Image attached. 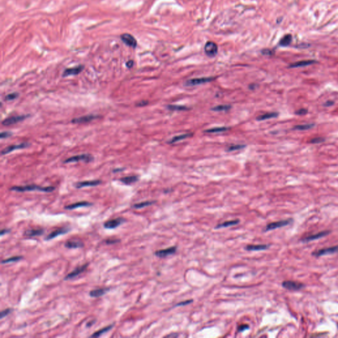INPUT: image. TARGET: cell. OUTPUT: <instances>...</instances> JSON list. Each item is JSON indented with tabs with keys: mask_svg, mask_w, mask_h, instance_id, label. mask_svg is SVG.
<instances>
[{
	"mask_svg": "<svg viewBox=\"0 0 338 338\" xmlns=\"http://www.w3.org/2000/svg\"><path fill=\"white\" fill-rule=\"evenodd\" d=\"M11 191H14V192H31V191H40V192L50 193L52 192L53 191L55 190V187L53 186H46L42 187L38 185L35 184H29V185H25V186H13L10 188L9 189Z\"/></svg>",
	"mask_w": 338,
	"mask_h": 338,
	"instance_id": "6da1fadb",
	"label": "cell"
},
{
	"mask_svg": "<svg viewBox=\"0 0 338 338\" xmlns=\"http://www.w3.org/2000/svg\"><path fill=\"white\" fill-rule=\"evenodd\" d=\"M293 219H287L281 220V221H278L270 223L267 224V225L266 226L265 229L263 230V232L270 231L279 229V228L285 227L287 225H290L291 223H293Z\"/></svg>",
	"mask_w": 338,
	"mask_h": 338,
	"instance_id": "7a4b0ae2",
	"label": "cell"
},
{
	"mask_svg": "<svg viewBox=\"0 0 338 338\" xmlns=\"http://www.w3.org/2000/svg\"><path fill=\"white\" fill-rule=\"evenodd\" d=\"M282 285L285 289L291 291H299L305 287V285L304 283L294 282V281H284Z\"/></svg>",
	"mask_w": 338,
	"mask_h": 338,
	"instance_id": "3957f363",
	"label": "cell"
},
{
	"mask_svg": "<svg viewBox=\"0 0 338 338\" xmlns=\"http://www.w3.org/2000/svg\"><path fill=\"white\" fill-rule=\"evenodd\" d=\"M94 158L91 154H81L79 155L73 156L67 158L64 161V163H71V162H77L79 161H83L85 162H90L93 161Z\"/></svg>",
	"mask_w": 338,
	"mask_h": 338,
	"instance_id": "277c9868",
	"label": "cell"
},
{
	"mask_svg": "<svg viewBox=\"0 0 338 338\" xmlns=\"http://www.w3.org/2000/svg\"><path fill=\"white\" fill-rule=\"evenodd\" d=\"M338 252V245L330 246L328 248H322V249L315 250L312 252V255L314 257H320L328 254H332Z\"/></svg>",
	"mask_w": 338,
	"mask_h": 338,
	"instance_id": "5b68a950",
	"label": "cell"
},
{
	"mask_svg": "<svg viewBox=\"0 0 338 338\" xmlns=\"http://www.w3.org/2000/svg\"><path fill=\"white\" fill-rule=\"evenodd\" d=\"M125 221V219L123 217H117L106 221L103 224V226L107 229H114L124 223Z\"/></svg>",
	"mask_w": 338,
	"mask_h": 338,
	"instance_id": "8992f818",
	"label": "cell"
},
{
	"mask_svg": "<svg viewBox=\"0 0 338 338\" xmlns=\"http://www.w3.org/2000/svg\"><path fill=\"white\" fill-rule=\"evenodd\" d=\"M331 233H332V231H329V230L320 231V232H319V233H318L316 234L307 236V237H304L303 239H301V242H303V243H307V242H309L311 241H315V240H318V239H320L321 238H323L324 237H326L327 235H329Z\"/></svg>",
	"mask_w": 338,
	"mask_h": 338,
	"instance_id": "52a82bcc",
	"label": "cell"
},
{
	"mask_svg": "<svg viewBox=\"0 0 338 338\" xmlns=\"http://www.w3.org/2000/svg\"><path fill=\"white\" fill-rule=\"evenodd\" d=\"M88 266H89V263H86L82 266L77 267L71 273L68 274L66 277H65L64 281H67V280H70L75 278L76 277L79 275L81 274H82V273H83L85 270H86V269L88 267Z\"/></svg>",
	"mask_w": 338,
	"mask_h": 338,
	"instance_id": "ba28073f",
	"label": "cell"
},
{
	"mask_svg": "<svg viewBox=\"0 0 338 338\" xmlns=\"http://www.w3.org/2000/svg\"><path fill=\"white\" fill-rule=\"evenodd\" d=\"M177 248L176 246H171L165 249L158 250L154 252V256H156L157 257L160 258H165L168 257V256L174 254L176 252Z\"/></svg>",
	"mask_w": 338,
	"mask_h": 338,
	"instance_id": "9c48e42d",
	"label": "cell"
},
{
	"mask_svg": "<svg viewBox=\"0 0 338 338\" xmlns=\"http://www.w3.org/2000/svg\"><path fill=\"white\" fill-rule=\"evenodd\" d=\"M28 116H29L28 115H20V116H13L9 118H7L2 121V125L5 126L13 125L17 123H19L20 122L24 120L26 118H27Z\"/></svg>",
	"mask_w": 338,
	"mask_h": 338,
	"instance_id": "30bf717a",
	"label": "cell"
},
{
	"mask_svg": "<svg viewBox=\"0 0 338 338\" xmlns=\"http://www.w3.org/2000/svg\"><path fill=\"white\" fill-rule=\"evenodd\" d=\"M70 231V228H68V227H60V228H58V229L53 231L48 235H47L46 237V238H45V241H50V240L54 239L56 237H58V236L62 235V234H66Z\"/></svg>",
	"mask_w": 338,
	"mask_h": 338,
	"instance_id": "8fae6325",
	"label": "cell"
},
{
	"mask_svg": "<svg viewBox=\"0 0 338 338\" xmlns=\"http://www.w3.org/2000/svg\"><path fill=\"white\" fill-rule=\"evenodd\" d=\"M30 145L28 143H22V144H17V145H9L6 148L3 149L2 151V155H4V154H8L9 153L11 152H13V151L15 150H17V149H24V148H26L27 147H28Z\"/></svg>",
	"mask_w": 338,
	"mask_h": 338,
	"instance_id": "7c38bea8",
	"label": "cell"
},
{
	"mask_svg": "<svg viewBox=\"0 0 338 338\" xmlns=\"http://www.w3.org/2000/svg\"><path fill=\"white\" fill-rule=\"evenodd\" d=\"M97 118H99V116L96 115H93V114L86 115V116L73 118L71 120V122L73 124H85L96 119Z\"/></svg>",
	"mask_w": 338,
	"mask_h": 338,
	"instance_id": "4fadbf2b",
	"label": "cell"
},
{
	"mask_svg": "<svg viewBox=\"0 0 338 338\" xmlns=\"http://www.w3.org/2000/svg\"><path fill=\"white\" fill-rule=\"evenodd\" d=\"M214 79L213 77H201V78H195L190 79L186 81V85L188 86H194V85H201L210 82Z\"/></svg>",
	"mask_w": 338,
	"mask_h": 338,
	"instance_id": "5bb4252c",
	"label": "cell"
},
{
	"mask_svg": "<svg viewBox=\"0 0 338 338\" xmlns=\"http://www.w3.org/2000/svg\"><path fill=\"white\" fill-rule=\"evenodd\" d=\"M218 48L217 44L213 42H207L205 46V52L209 56L213 57L217 54Z\"/></svg>",
	"mask_w": 338,
	"mask_h": 338,
	"instance_id": "9a60e30c",
	"label": "cell"
},
{
	"mask_svg": "<svg viewBox=\"0 0 338 338\" xmlns=\"http://www.w3.org/2000/svg\"><path fill=\"white\" fill-rule=\"evenodd\" d=\"M121 39L126 45H128L130 47L136 48L137 46V41L136 38L131 35L125 33L121 35Z\"/></svg>",
	"mask_w": 338,
	"mask_h": 338,
	"instance_id": "2e32d148",
	"label": "cell"
},
{
	"mask_svg": "<svg viewBox=\"0 0 338 338\" xmlns=\"http://www.w3.org/2000/svg\"><path fill=\"white\" fill-rule=\"evenodd\" d=\"M101 184V180H87V181H83V182H79L75 184V186L76 188H85V187H93L96 186Z\"/></svg>",
	"mask_w": 338,
	"mask_h": 338,
	"instance_id": "e0dca14e",
	"label": "cell"
},
{
	"mask_svg": "<svg viewBox=\"0 0 338 338\" xmlns=\"http://www.w3.org/2000/svg\"><path fill=\"white\" fill-rule=\"evenodd\" d=\"M83 69H84L83 66H78L74 67L67 68L66 70H65L62 75L64 77L67 76H71V75H77L79 74V73L83 70Z\"/></svg>",
	"mask_w": 338,
	"mask_h": 338,
	"instance_id": "ac0fdd59",
	"label": "cell"
},
{
	"mask_svg": "<svg viewBox=\"0 0 338 338\" xmlns=\"http://www.w3.org/2000/svg\"><path fill=\"white\" fill-rule=\"evenodd\" d=\"M64 246L69 249H75V248H83L84 246V244L80 240L71 239L65 243Z\"/></svg>",
	"mask_w": 338,
	"mask_h": 338,
	"instance_id": "d6986e66",
	"label": "cell"
},
{
	"mask_svg": "<svg viewBox=\"0 0 338 338\" xmlns=\"http://www.w3.org/2000/svg\"><path fill=\"white\" fill-rule=\"evenodd\" d=\"M110 291L109 287H103V288H99L96 289H93L89 292V295L92 298H99L102 296L105 295L106 293Z\"/></svg>",
	"mask_w": 338,
	"mask_h": 338,
	"instance_id": "ffe728a7",
	"label": "cell"
},
{
	"mask_svg": "<svg viewBox=\"0 0 338 338\" xmlns=\"http://www.w3.org/2000/svg\"><path fill=\"white\" fill-rule=\"evenodd\" d=\"M44 233V229H28L24 232V236L26 237H39Z\"/></svg>",
	"mask_w": 338,
	"mask_h": 338,
	"instance_id": "44dd1931",
	"label": "cell"
},
{
	"mask_svg": "<svg viewBox=\"0 0 338 338\" xmlns=\"http://www.w3.org/2000/svg\"><path fill=\"white\" fill-rule=\"evenodd\" d=\"M91 205H93V203H91L90 202H85H85H76V203H72V204L67 205L66 206H65L64 209H67V210H73V209L79 208V207H89V206H91Z\"/></svg>",
	"mask_w": 338,
	"mask_h": 338,
	"instance_id": "7402d4cb",
	"label": "cell"
},
{
	"mask_svg": "<svg viewBox=\"0 0 338 338\" xmlns=\"http://www.w3.org/2000/svg\"><path fill=\"white\" fill-rule=\"evenodd\" d=\"M270 246L268 244H248L246 247L245 249L248 251H260L267 250Z\"/></svg>",
	"mask_w": 338,
	"mask_h": 338,
	"instance_id": "603a6c76",
	"label": "cell"
},
{
	"mask_svg": "<svg viewBox=\"0 0 338 338\" xmlns=\"http://www.w3.org/2000/svg\"><path fill=\"white\" fill-rule=\"evenodd\" d=\"M114 323L112 324H110L108 325H107V326L101 328V329H99V330H98V331L93 333L90 337H99L100 336L103 335L104 333L109 332L111 329H112V328L114 327Z\"/></svg>",
	"mask_w": 338,
	"mask_h": 338,
	"instance_id": "cb8c5ba5",
	"label": "cell"
},
{
	"mask_svg": "<svg viewBox=\"0 0 338 338\" xmlns=\"http://www.w3.org/2000/svg\"><path fill=\"white\" fill-rule=\"evenodd\" d=\"M240 223L239 219H234V220H230V221H227L223 222L222 223L218 224V225L215 227V229H221V228H225L228 227H231L234 225H237Z\"/></svg>",
	"mask_w": 338,
	"mask_h": 338,
	"instance_id": "d4e9b609",
	"label": "cell"
},
{
	"mask_svg": "<svg viewBox=\"0 0 338 338\" xmlns=\"http://www.w3.org/2000/svg\"><path fill=\"white\" fill-rule=\"evenodd\" d=\"M316 63V61L315 60H303L300 61V62H296L290 65V67L295 68V67H304L307 66H310L311 64Z\"/></svg>",
	"mask_w": 338,
	"mask_h": 338,
	"instance_id": "484cf974",
	"label": "cell"
},
{
	"mask_svg": "<svg viewBox=\"0 0 338 338\" xmlns=\"http://www.w3.org/2000/svg\"><path fill=\"white\" fill-rule=\"evenodd\" d=\"M155 202H156L155 201H145V202L136 203V204L133 205L132 206V207L133 209H142V208H144V207H145L154 204V203Z\"/></svg>",
	"mask_w": 338,
	"mask_h": 338,
	"instance_id": "4316f807",
	"label": "cell"
},
{
	"mask_svg": "<svg viewBox=\"0 0 338 338\" xmlns=\"http://www.w3.org/2000/svg\"><path fill=\"white\" fill-rule=\"evenodd\" d=\"M138 180H139L138 176H126V177L122 178L120 180L125 184H133V183L136 182Z\"/></svg>",
	"mask_w": 338,
	"mask_h": 338,
	"instance_id": "83f0119b",
	"label": "cell"
},
{
	"mask_svg": "<svg viewBox=\"0 0 338 338\" xmlns=\"http://www.w3.org/2000/svg\"><path fill=\"white\" fill-rule=\"evenodd\" d=\"M291 41H292V35L289 34L286 35L280 40L279 44L280 46H287L291 44Z\"/></svg>",
	"mask_w": 338,
	"mask_h": 338,
	"instance_id": "f1b7e54d",
	"label": "cell"
},
{
	"mask_svg": "<svg viewBox=\"0 0 338 338\" xmlns=\"http://www.w3.org/2000/svg\"><path fill=\"white\" fill-rule=\"evenodd\" d=\"M278 116V112H270L264 114L263 115L260 116L257 118L258 120H265L270 118H276Z\"/></svg>",
	"mask_w": 338,
	"mask_h": 338,
	"instance_id": "f546056e",
	"label": "cell"
},
{
	"mask_svg": "<svg viewBox=\"0 0 338 338\" xmlns=\"http://www.w3.org/2000/svg\"><path fill=\"white\" fill-rule=\"evenodd\" d=\"M191 136H192V133H185V134H182V135H180V136H175L174 137L173 139H171L169 141V144H174V143H176V142H178L179 141H181L182 140H184L186 139V138L187 137H190Z\"/></svg>",
	"mask_w": 338,
	"mask_h": 338,
	"instance_id": "4dcf8cb0",
	"label": "cell"
},
{
	"mask_svg": "<svg viewBox=\"0 0 338 338\" xmlns=\"http://www.w3.org/2000/svg\"><path fill=\"white\" fill-rule=\"evenodd\" d=\"M22 259H23V256H12V257L3 260L2 261V264H5V263H9L16 262L19 261V260H21Z\"/></svg>",
	"mask_w": 338,
	"mask_h": 338,
	"instance_id": "1f68e13d",
	"label": "cell"
},
{
	"mask_svg": "<svg viewBox=\"0 0 338 338\" xmlns=\"http://www.w3.org/2000/svg\"><path fill=\"white\" fill-rule=\"evenodd\" d=\"M314 126V124H307L303 125H298L295 126L294 129L296 130H308L312 128Z\"/></svg>",
	"mask_w": 338,
	"mask_h": 338,
	"instance_id": "d6a6232c",
	"label": "cell"
},
{
	"mask_svg": "<svg viewBox=\"0 0 338 338\" xmlns=\"http://www.w3.org/2000/svg\"><path fill=\"white\" fill-rule=\"evenodd\" d=\"M229 129V128H227V127L214 128H211V129L206 130L205 132H207V133H219V132L227 131V130Z\"/></svg>",
	"mask_w": 338,
	"mask_h": 338,
	"instance_id": "836d02e7",
	"label": "cell"
},
{
	"mask_svg": "<svg viewBox=\"0 0 338 338\" xmlns=\"http://www.w3.org/2000/svg\"><path fill=\"white\" fill-rule=\"evenodd\" d=\"M230 105H219L212 108L214 111H227L231 108Z\"/></svg>",
	"mask_w": 338,
	"mask_h": 338,
	"instance_id": "e575fe53",
	"label": "cell"
},
{
	"mask_svg": "<svg viewBox=\"0 0 338 338\" xmlns=\"http://www.w3.org/2000/svg\"><path fill=\"white\" fill-rule=\"evenodd\" d=\"M168 108L170 110H173V111H186L188 108L184 107V106H179V105H169Z\"/></svg>",
	"mask_w": 338,
	"mask_h": 338,
	"instance_id": "d590c367",
	"label": "cell"
},
{
	"mask_svg": "<svg viewBox=\"0 0 338 338\" xmlns=\"http://www.w3.org/2000/svg\"><path fill=\"white\" fill-rule=\"evenodd\" d=\"M12 311H13V308H7L4 309V310L2 311L1 313H0V318L3 319V318H5L7 316L9 315L10 313H11Z\"/></svg>",
	"mask_w": 338,
	"mask_h": 338,
	"instance_id": "8d00e7d4",
	"label": "cell"
},
{
	"mask_svg": "<svg viewBox=\"0 0 338 338\" xmlns=\"http://www.w3.org/2000/svg\"><path fill=\"white\" fill-rule=\"evenodd\" d=\"M19 93H10V94L5 96V99L6 100H13L17 99V98L19 96Z\"/></svg>",
	"mask_w": 338,
	"mask_h": 338,
	"instance_id": "74e56055",
	"label": "cell"
},
{
	"mask_svg": "<svg viewBox=\"0 0 338 338\" xmlns=\"http://www.w3.org/2000/svg\"><path fill=\"white\" fill-rule=\"evenodd\" d=\"M120 242V239H115V238H108V239H107L104 241V242L106 244H107V245H111V244H117Z\"/></svg>",
	"mask_w": 338,
	"mask_h": 338,
	"instance_id": "f35d334b",
	"label": "cell"
},
{
	"mask_svg": "<svg viewBox=\"0 0 338 338\" xmlns=\"http://www.w3.org/2000/svg\"><path fill=\"white\" fill-rule=\"evenodd\" d=\"M244 147H245V145H234L229 147V149H228V151H233L241 149Z\"/></svg>",
	"mask_w": 338,
	"mask_h": 338,
	"instance_id": "ab89813d",
	"label": "cell"
},
{
	"mask_svg": "<svg viewBox=\"0 0 338 338\" xmlns=\"http://www.w3.org/2000/svg\"><path fill=\"white\" fill-rule=\"evenodd\" d=\"M193 301H194L193 299H190V300L181 301V302L178 303V304H176V305H175V307H184V306H186V305H188V304H190L192 303H193Z\"/></svg>",
	"mask_w": 338,
	"mask_h": 338,
	"instance_id": "60d3db41",
	"label": "cell"
},
{
	"mask_svg": "<svg viewBox=\"0 0 338 338\" xmlns=\"http://www.w3.org/2000/svg\"><path fill=\"white\" fill-rule=\"evenodd\" d=\"M324 139L322 137H315V138H313V139H312L310 141V143L311 144H320V143H322V142H324Z\"/></svg>",
	"mask_w": 338,
	"mask_h": 338,
	"instance_id": "b9f144b4",
	"label": "cell"
},
{
	"mask_svg": "<svg viewBox=\"0 0 338 338\" xmlns=\"http://www.w3.org/2000/svg\"><path fill=\"white\" fill-rule=\"evenodd\" d=\"M249 329V325H248V324H242L241 325H239V326L238 327V332H242L246 330V329Z\"/></svg>",
	"mask_w": 338,
	"mask_h": 338,
	"instance_id": "7bdbcfd3",
	"label": "cell"
},
{
	"mask_svg": "<svg viewBox=\"0 0 338 338\" xmlns=\"http://www.w3.org/2000/svg\"><path fill=\"white\" fill-rule=\"evenodd\" d=\"M307 112H308V111L307 109L301 108V109L299 110V111H296L295 114L297 115H305V114H307Z\"/></svg>",
	"mask_w": 338,
	"mask_h": 338,
	"instance_id": "ee69618b",
	"label": "cell"
},
{
	"mask_svg": "<svg viewBox=\"0 0 338 338\" xmlns=\"http://www.w3.org/2000/svg\"><path fill=\"white\" fill-rule=\"evenodd\" d=\"M11 134L12 133L9 132H3L0 134V137H1V139H5V138L11 136Z\"/></svg>",
	"mask_w": 338,
	"mask_h": 338,
	"instance_id": "f6af8a7d",
	"label": "cell"
},
{
	"mask_svg": "<svg viewBox=\"0 0 338 338\" xmlns=\"http://www.w3.org/2000/svg\"><path fill=\"white\" fill-rule=\"evenodd\" d=\"M10 231H11L10 229H3L1 231H0V235L3 236L4 234L10 233Z\"/></svg>",
	"mask_w": 338,
	"mask_h": 338,
	"instance_id": "bcb514c9",
	"label": "cell"
},
{
	"mask_svg": "<svg viewBox=\"0 0 338 338\" xmlns=\"http://www.w3.org/2000/svg\"><path fill=\"white\" fill-rule=\"evenodd\" d=\"M95 322H96V320H95V319H94V320H91V321H89V322H87V324H86V326H87V328H90V327H91L92 325H94V324H95Z\"/></svg>",
	"mask_w": 338,
	"mask_h": 338,
	"instance_id": "7dc6e473",
	"label": "cell"
},
{
	"mask_svg": "<svg viewBox=\"0 0 338 338\" xmlns=\"http://www.w3.org/2000/svg\"><path fill=\"white\" fill-rule=\"evenodd\" d=\"M147 103H148V102H147V101H141V102H140V103H138L137 104V107H144V106H145V105L147 104Z\"/></svg>",
	"mask_w": 338,
	"mask_h": 338,
	"instance_id": "c3c4849f",
	"label": "cell"
},
{
	"mask_svg": "<svg viewBox=\"0 0 338 338\" xmlns=\"http://www.w3.org/2000/svg\"><path fill=\"white\" fill-rule=\"evenodd\" d=\"M133 62L132 60H129V62L126 63V66H127V67L129 68H131L133 66Z\"/></svg>",
	"mask_w": 338,
	"mask_h": 338,
	"instance_id": "681fc988",
	"label": "cell"
},
{
	"mask_svg": "<svg viewBox=\"0 0 338 338\" xmlns=\"http://www.w3.org/2000/svg\"><path fill=\"white\" fill-rule=\"evenodd\" d=\"M178 336V333H170V334L166 336V337H177Z\"/></svg>",
	"mask_w": 338,
	"mask_h": 338,
	"instance_id": "f907efd6",
	"label": "cell"
},
{
	"mask_svg": "<svg viewBox=\"0 0 338 338\" xmlns=\"http://www.w3.org/2000/svg\"><path fill=\"white\" fill-rule=\"evenodd\" d=\"M333 102L332 101H328V102H326L325 104V107H329V106H331V105H333Z\"/></svg>",
	"mask_w": 338,
	"mask_h": 338,
	"instance_id": "816d5d0a",
	"label": "cell"
},
{
	"mask_svg": "<svg viewBox=\"0 0 338 338\" xmlns=\"http://www.w3.org/2000/svg\"><path fill=\"white\" fill-rule=\"evenodd\" d=\"M337 328H338V323L337 324Z\"/></svg>",
	"mask_w": 338,
	"mask_h": 338,
	"instance_id": "f5cc1de1",
	"label": "cell"
}]
</instances>
